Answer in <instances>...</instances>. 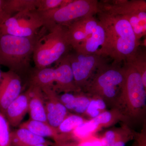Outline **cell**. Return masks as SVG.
Wrapping results in <instances>:
<instances>
[{"label":"cell","mask_w":146,"mask_h":146,"mask_svg":"<svg viewBox=\"0 0 146 146\" xmlns=\"http://www.w3.org/2000/svg\"><path fill=\"white\" fill-rule=\"evenodd\" d=\"M1 66V65H0ZM3 72L1 70V67H0V80H1V78Z\"/></svg>","instance_id":"cell-31"},{"label":"cell","mask_w":146,"mask_h":146,"mask_svg":"<svg viewBox=\"0 0 146 146\" xmlns=\"http://www.w3.org/2000/svg\"><path fill=\"white\" fill-rule=\"evenodd\" d=\"M52 146H103L100 137L93 136L83 141H77L64 137L60 141L52 143Z\"/></svg>","instance_id":"cell-23"},{"label":"cell","mask_w":146,"mask_h":146,"mask_svg":"<svg viewBox=\"0 0 146 146\" xmlns=\"http://www.w3.org/2000/svg\"><path fill=\"white\" fill-rule=\"evenodd\" d=\"M96 15L106 32L105 57H109L119 64L127 62L141 45L130 23L116 13L105 1L99 2Z\"/></svg>","instance_id":"cell-1"},{"label":"cell","mask_w":146,"mask_h":146,"mask_svg":"<svg viewBox=\"0 0 146 146\" xmlns=\"http://www.w3.org/2000/svg\"><path fill=\"white\" fill-rule=\"evenodd\" d=\"M67 35L71 48L75 51L106 58L105 31L95 15L84 17L70 24L67 27Z\"/></svg>","instance_id":"cell-3"},{"label":"cell","mask_w":146,"mask_h":146,"mask_svg":"<svg viewBox=\"0 0 146 146\" xmlns=\"http://www.w3.org/2000/svg\"><path fill=\"white\" fill-rule=\"evenodd\" d=\"M39 33L31 38L0 34V65L7 67L21 77L29 74L31 71L30 61Z\"/></svg>","instance_id":"cell-6"},{"label":"cell","mask_w":146,"mask_h":146,"mask_svg":"<svg viewBox=\"0 0 146 146\" xmlns=\"http://www.w3.org/2000/svg\"><path fill=\"white\" fill-rule=\"evenodd\" d=\"M46 29V33H39L33 54L35 68L37 69L57 63L71 48L67 38V27L55 25Z\"/></svg>","instance_id":"cell-5"},{"label":"cell","mask_w":146,"mask_h":146,"mask_svg":"<svg viewBox=\"0 0 146 146\" xmlns=\"http://www.w3.org/2000/svg\"><path fill=\"white\" fill-rule=\"evenodd\" d=\"M100 129L98 125L91 119L78 126L70 133L66 134V136L73 140L83 141L95 136V133Z\"/></svg>","instance_id":"cell-20"},{"label":"cell","mask_w":146,"mask_h":146,"mask_svg":"<svg viewBox=\"0 0 146 146\" xmlns=\"http://www.w3.org/2000/svg\"><path fill=\"white\" fill-rule=\"evenodd\" d=\"M60 102L68 110L79 113H85L91 100V97L80 92L64 93L59 95Z\"/></svg>","instance_id":"cell-16"},{"label":"cell","mask_w":146,"mask_h":146,"mask_svg":"<svg viewBox=\"0 0 146 146\" xmlns=\"http://www.w3.org/2000/svg\"><path fill=\"white\" fill-rule=\"evenodd\" d=\"M9 126L5 116L0 111V146H11Z\"/></svg>","instance_id":"cell-26"},{"label":"cell","mask_w":146,"mask_h":146,"mask_svg":"<svg viewBox=\"0 0 146 146\" xmlns=\"http://www.w3.org/2000/svg\"><path fill=\"white\" fill-rule=\"evenodd\" d=\"M106 107V104L101 99L91 98V102L85 113L90 117L94 119L104 112Z\"/></svg>","instance_id":"cell-27"},{"label":"cell","mask_w":146,"mask_h":146,"mask_svg":"<svg viewBox=\"0 0 146 146\" xmlns=\"http://www.w3.org/2000/svg\"><path fill=\"white\" fill-rule=\"evenodd\" d=\"M125 78L115 108L124 116L127 124L144 121L146 113V88L138 71L130 63H123Z\"/></svg>","instance_id":"cell-2"},{"label":"cell","mask_w":146,"mask_h":146,"mask_svg":"<svg viewBox=\"0 0 146 146\" xmlns=\"http://www.w3.org/2000/svg\"><path fill=\"white\" fill-rule=\"evenodd\" d=\"M92 119L98 125L100 129L111 126L119 121L127 125L125 118L119 110L115 108H112L109 111H105Z\"/></svg>","instance_id":"cell-22"},{"label":"cell","mask_w":146,"mask_h":146,"mask_svg":"<svg viewBox=\"0 0 146 146\" xmlns=\"http://www.w3.org/2000/svg\"><path fill=\"white\" fill-rule=\"evenodd\" d=\"M116 13L126 19L132 27L137 40L146 34V1L145 0L105 1Z\"/></svg>","instance_id":"cell-9"},{"label":"cell","mask_w":146,"mask_h":146,"mask_svg":"<svg viewBox=\"0 0 146 146\" xmlns=\"http://www.w3.org/2000/svg\"><path fill=\"white\" fill-rule=\"evenodd\" d=\"M54 68L52 89L57 94L81 92L76 86L72 71L65 56L58 62Z\"/></svg>","instance_id":"cell-13"},{"label":"cell","mask_w":146,"mask_h":146,"mask_svg":"<svg viewBox=\"0 0 146 146\" xmlns=\"http://www.w3.org/2000/svg\"><path fill=\"white\" fill-rule=\"evenodd\" d=\"M70 1V0H36V10L45 12L58 8Z\"/></svg>","instance_id":"cell-28"},{"label":"cell","mask_w":146,"mask_h":146,"mask_svg":"<svg viewBox=\"0 0 146 146\" xmlns=\"http://www.w3.org/2000/svg\"><path fill=\"white\" fill-rule=\"evenodd\" d=\"M130 127L124 124L122 127L110 129L106 131L103 136L100 137L103 146L119 141H124L127 143L136 137Z\"/></svg>","instance_id":"cell-19"},{"label":"cell","mask_w":146,"mask_h":146,"mask_svg":"<svg viewBox=\"0 0 146 146\" xmlns=\"http://www.w3.org/2000/svg\"><path fill=\"white\" fill-rule=\"evenodd\" d=\"M9 18L6 12L5 7V0H0V25L3 23Z\"/></svg>","instance_id":"cell-29"},{"label":"cell","mask_w":146,"mask_h":146,"mask_svg":"<svg viewBox=\"0 0 146 146\" xmlns=\"http://www.w3.org/2000/svg\"><path fill=\"white\" fill-rule=\"evenodd\" d=\"M45 138L35 135L26 129L19 128L11 131V146H34L41 143L51 144Z\"/></svg>","instance_id":"cell-18"},{"label":"cell","mask_w":146,"mask_h":146,"mask_svg":"<svg viewBox=\"0 0 146 146\" xmlns=\"http://www.w3.org/2000/svg\"><path fill=\"white\" fill-rule=\"evenodd\" d=\"M29 96L28 91L21 93L6 110L5 116L9 126L17 127L22 123L27 113H28Z\"/></svg>","instance_id":"cell-14"},{"label":"cell","mask_w":146,"mask_h":146,"mask_svg":"<svg viewBox=\"0 0 146 146\" xmlns=\"http://www.w3.org/2000/svg\"><path fill=\"white\" fill-rule=\"evenodd\" d=\"M124 78L123 64L106 62L97 69L82 92L91 98L101 99L106 106L114 108Z\"/></svg>","instance_id":"cell-4"},{"label":"cell","mask_w":146,"mask_h":146,"mask_svg":"<svg viewBox=\"0 0 146 146\" xmlns=\"http://www.w3.org/2000/svg\"><path fill=\"white\" fill-rule=\"evenodd\" d=\"M72 71L76 86L82 91L100 66L107 62L106 58L97 54L69 52L65 55Z\"/></svg>","instance_id":"cell-10"},{"label":"cell","mask_w":146,"mask_h":146,"mask_svg":"<svg viewBox=\"0 0 146 146\" xmlns=\"http://www.w3.org/2000/svg\"><path fill=\"white\" fill-rule=\"evenodd\" d=\"M19 128L26 129L37 136L42 138H50L54 142H57L61 138V134L56 128L50 125L48 123L29 119L22 123Z\"/></svg>","instance_id":"cell-17"},{"label":"cell","mask_w":146,"mask_h":146,"mask_svg":"<svg viewBox=\"0 0 146 146\" xmlns=\"http://www.w3.org/2000/svg\"><path fill=\"white\" fill-rule=\"evenodd\" d=\"M36 0H5L6 12L10 18L16 13L36 10Z\"/></svg>","instance_id":"cell-21"},{"label":"cell","mask_w":146,"mask_h":146,"mask_svg":"<svg viewBox=\"0 0 146 146\" xmlns=\"http://www.w3.org/2000/svg\"><path fill=\"white\" fill-rule=\"evenodd\" d=\"M21 77L13 71L3 72L0 80V111L4 115L9 105L21 94Z\"/></svg>","instance_id":"cell-11"},{"label":"cell","mask_w":146,"mask_h":146,"mask_svg":"<svg viewBox=\"0 0 146 146\" xmlns=\"http://www.w3.org/2000/svg\"><path fill=\"white\" fill-rule=\"evenodd\" d=\"M136 69L142 78L144 86L146 88V56L145 51H143L139 47L133 57L127 61Z\"/></svg>","instance_id":"cell-25"},{"label":"cell","mask_w":146,"mask_h":146,"mask_svg":"<svg viewBox=\"0 0 146 146\" xmlns=\"http://www.w3.org/2000/svg\"><path fill=\"white\" fill-rule=\"evenodd\" d=\"M86 121L87 120L84 119L79 115L70 114L65 118L56 129L59 134L64 135L70 134L76 128Z\"/></svg>","instance_id":"cell-24"},{"label":"cell","mask_w":146,"mask_h":146,"mask_svg":"<svg viewBox=\"0 0 146 146\" xmlns=\"http://www.w3.org/2000/svg\"><path fill=\"white\" fill-rule=\"evenodd\" d=\"M41 89L44 98L47 122L56 129L70 114L60 102L59 95L55 91L48 88Z\"/></svg>","instance_id":"cell-12"},{"label":"cell","mask_w":146,"mask_h":146,"mask_svg":"<svg viewBox=\"0 0 146 146\" xmlns=\"http://www.w3.org/2000/svg\"><path fill=\"white\" fill-rule=\"evenodd\" d=\"M45 24L36 10L15 14L0 25V34L31 38L38 35Z\"/></svg>","instance_id":"cell-8"},{"label":"cell","mask_w":146,"mask_h":146,"mask_svg":"<svg viewBox=\"0 0 146 146\" xmlns=\"http://www.w3.org/2000/svg\"><path fill=\"white\" fill-rule=\"evenodd\" d=\"M27 90L29 96L28 113L30 119L48 123L42 89L37 86H30Z\"/></svg>","instance_id":"cell-15"},{"label":"cell","mask_w":146,"mask_h":146,"mask_svg":"<svg viewBox=\"0 0 146 146\" xmlns=\"http://www.w3.org/2000/svg\"><path fill=\"white\" fill-rule=\"evenodd\" d=\"M99 3L97 0H71L58 8L38 12L44 23L46 28L55 25L67 27L80 18L96 15L98 10Z\"/></svg>","instance_id":"cell-7"},{"label":"cell","mask_w":146,"mask_h":146,"mask_svg":"<svg viewBox=\"0 0 146 146\" xmlns=\"http://www.w3.org/2000/svg\"><path fill=\"white\" fill-rule=\"evenodd\" d=\"M50 145V144L48 143H41L38 144L34 146H49Z\"/></svg>","instance_id":"cell-30"}]
</instances>
